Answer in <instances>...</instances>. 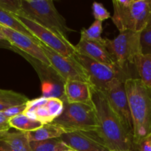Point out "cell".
I'll use <instances>...</instances> for the list:
<instances>
[{
  "mask_svg": "<svg viewBox=\"0 0 151 151\" xmlns=\"http://www.w3.org/2000/svg\"><path fill=\"white\" fill-rule=\"evenodd\" d=\"M92 100L99 122L95 132L107 148L109 151H132L133 137L113 111L105 94L92 87Z\"/></svg>",
  "mask_w": 151,
  "mask_h": 151,
  "instance_id": "6da1fadb",
  "label": "cell"
},
{
  "mask_svg": "<svg viewBox=\"0 0 151 151\" xmlns=\"http://www.w3.org/2000/svg\"><path fill=\"white\" fill-rule=\"evenodd\" d=\"M125 88L133 119V142H136L151 134V87L139 78H130Z\"/></svg>",
  "mask_w": 151,
  "mask_h": 151,
  "instance_id": "7a4b0ae2",
  "label": "cell"
},
{
  "mask_svg": "<svg viewBox=\"0 0 151 151\" xmlns=\"http://www.w3.org/2000/svg\"><path fill=\"white\" fill-rule=\"evenodd\" d=\"M113 22L120 32H141L151 23V0H113Z\"/></svg>",
  "mask_w": 151,
  "mask_h": 151,
  "instance_id": "3957f363",
  "label": "cell"
},
{
  "mask_svg": "<svg viewBox=\"0 0 151 151\" xmlns=\"http://www.w3.org/2000/svg\"><path fill=\"white\" fill-rule=\"evenodd\" d=\"M22 10L16 16H24L38 24L68 39L73 31L67 25L65 18L59 13L51 0H21Z\"/></svg>",
  "mask_w": 151,
  "mask_h": 151,
  "instance_id": "277c9868",
  "label": "cell"
},
{
  "mask_svg": "<svg viewBox=\"0 0 151 151\" xmlns=\"http://www.w3.org/2000/svg\"><path fill=\"white\" fill-rule=\"evenodd\" d=\"M104 44L110 55L114 64L119 68L128 78H133L130 75L131 67H135L134 59L141 54L140 32L126 30L120 32L113 39L104 38Z\"/></svg>",
  "mask_w": 151,
  "mask_h": 151,
  "instance_id": "5b68a950",
  "label": "cell"
},
{
  "mask_svg": "<svg viewBox=\"0 0 151 151\" xmlns=\"http://www.w3.org/2000/svg\"><path fill=\"white\" fill-rule=\"evenodd\" d=\"M62 114L52 123L63 128L66 133L73 131H96L99 128L94 104L69 103L63 100Z\"/></svg>",
  "mask_w": 151,
  "mask_h": 151,
  "instance_id": "8992f818",
  "label": "cell"
},
{
  "mask_svg": "<svg viewBox=\"0 0 151 151\" xmlns=\"http://www.w3.org/2000/svg\"><path fill=\"white\" fill-rule=\"evenodd\" d=\"M73 58L85 70L91 86L99 91H104L108 83L115 78L125 81L129 79L115 65L100 63L77 52Z\"/></svg>",
  "mask_w": 151,
  "mask_h": 151,
  "instance_id": "52a82bcc",
  "label": "cell"
},
{
  "mask_svg": "<svg viewBox=\"0 0 151 151\" xmlns=\"http://www.w3.org/2000/svg\"><path fill=\"white\" fill-rule=\"evenodd\" d=\"M102 92L106 96L110 106L121 119L124 128L133 137V119L125 88V80L119 78L113 80Z\"/></svg>",
  "mask_w": 151,
  "mask_h": 151,
  "instance_id": "ba28073f",
  "label": "cell"
},
{
  "mask_svg": "<svg viewBox=\"0 0 151 151\" xmlns=\"http://www.w3.org/2000/svg\"><path fill=\"white\" fill-rule=\"evenodd\" d=\"M16 16L38 41L61 55L66 58H72L76 52L74 46L68 39L38 24L29 18L16 15Z\"/></svg>",
  "mask_w": 151,
  "mask_h": 151,
  "instance_id": "9c48e42d",
  "label": "cell"
},
{
  "mask_svg": "<svg viewBox=\"0 0 151 151\" xmlns=\"http://www.w3.org/2000/svg\"><path fill=\"white\" fill-rule=\"evenodd\" d=\"M13 51L25 58L36 69L41 83L43 97H54L62 100H65L64 86L65 81L51 66H47L36 58L16 50V48L13 49Z\"/></svg>",
  "mask_w": 151,
  "mask_h": 151,
  "instance_id": "30bf717a",
  "label": "cell"
},
{
  "mask_svg": "<svg viewBox=\"0 0 151 151\" xmlns=\"http://www.w3.org/2000/svg\"><path fill=\"white\" fill-rule=\"evenodd\" d=\"M38 45L47 56L51 67L59 74V76L65 82L76 81L90 83L85 70L74 59L73 56L72 58L64 57L41 41H39Z\"/></svg>",
  "mask_w": 151,
  "mask_h": 151,
  "instance_id": "8fae6325",
  "label": "cell"
},
{
  "mask_svg": "<svg viewBox=\"0 0 151 151\" xmlns=\"http://www.w3.org/2000/svg\"><path fill=\"white\" fill-rule=\"evenodd\" d=\"M64 109L63 100L54 97H39L30 100L24 114L42 124L53 122L62 114Z\"/></svg>",
  "mask_w": 151,
  "mask_h": 151,
  "instance_id": "7c38bea8",
  "label": "cell"
},
{
  "mask_svg": "<svg viewBox=\"0 0 151 151\" xmlns=\"http://www.w3.org/2000/svg\"><path fill=\"white\" fill-rule=\"evenodd\" d=\"M59 138L68 147L76 151H109L95 131H73Z\"/></svg>",
  "mask_w": 151,
  "mask_h": 151,
  "instance_id": "4fadbf2b",
  "label": "cell"
},
{
  "mask_svg": "<svg viewBox=\"0 0 151 151\" xmlns=\"http://www.w3.org/2000/svg\"><path fill=\"white\" fill-rule=\"evenodd\" d=\"M0 27L5 38L14 48L39 60L47 66H50L42 49L29 37L1 25H0Z\"/></svg>",
  "mask_w": 151,
  "mask_h": 151,
  "instance_id": "5bb4252c",
  "label": "cell"
},
{
  "mask_svg": "<svg viewBox=\"0 0 151 151\" xmlns=\"http://www.w3.org/2000/svg\"><path fill=\"white\" fill-rule=\"evenodd\" d=\"M74 47L76 52L78 54L87 56L100 63L115 65L110 55L104 44V40L102 42H99L80 38L78 43L74 46Z\"/></svg>",
  "mask_w": 151,
  "mask_h": 151,
  "instance_id": "9a60e30c",
  "label": "cell"
},
{
  "mask_svg": "<svg viewBox=\"0 0 151 151\" xmlns=\"http://www.w3.org/2000/svg\"><path fill=\"white\" fill-rule=\"evenodd\" d=\"M65 100L69 103H83L93 106L92 86L81 81H66L64 86Z\"/></svg>",
  "mask_w": 151,
  "mask_h": 151,
  "instance_id": "2e32d148",
  "label": "cell"
},
{
  "mask_svg": "<svg viewBox=\"0 0 151 151\" xmlns=\"http://www.w3.org/2000/svg\"><path fill=\"white\" fill-rule=\"evenodd\" d=\"M0 151H32L26 133L6 132L0 139Z\"/></svg>",
  "mask_w": 151,
  "mask_h": 151,
  "instance_id": "e0dca14e",
  "label": "cell"
},
{
  "mask_svg": "<svg viewBox=\"0 0 151 151\" xmlns=\"http://www.w3.org/2000/svg\"><path fill=\"white\" fill-rule=\"evenodd\" d=\"M30 142H39L50 139L59 138L66 134V131L61 127L53 123L43 124L41 127L35 131L25 132Z\"/></svg>",
  "mask_w": 151,
  "mask_h": 151,
  "instance_id": "ac0fdd59",
  "label": "cell"
},
{
  "mask_svg": "<svg viewBox=\"0 0 151 151\" xmlns=\"http://www.w3.org/2000/svg\"><path fill=\"white\" fill-rule=\"evenodd\" d=\"M0 25L13 29L18 32H20V33L29 37L37 44H39V41L25 27V25L17 19L16 15L6 11L1 7H0Z\"/></svg>",
  "mask_w": 151,
  "mask_h": 151,
  "instance_id": "d6986e66",
  "label": "cell"
},
{
  "mask_svg": "<svg viewBox=\"0 0 151 151\" xmlns=\"http://www.w3.org/2000/svg\"><path fill=\"white\" fill-rule=\"evenodd\" d=\"M134 66L139 79L151 87V55H137L134 59Z\"/></svg>",
  "mask_w": 151,
  "mask_h": 151,
  "instance_id": "ffe728a7",
  "label": "cell"
},
{
  "mask_svg": "<svg viewBox=\"0 0 151 151\" xmlns=\"http://www.w3.org/2000/svg\"><path fill=\"white\" fill-rule=\"evenodd\" d=\"M29 99L21 93L12 90L0 88V112H3L13 106L26 104Z\"/></svg>",
  "mask_w": 151,
  "mask_h": 151,
  "instance_id": "44dd1931",
  "label": "cell"
},
{
  "mask_svg": "<svg viewBox=\"0 0 151 151\" xmlns=\"http://www.w3.org/2000/svg\"><path fill=\"white\" fill-rule=\"evenodd\" d=\"M9 124L10 128H13L22 132L35 131L43 125L41 122L29 117L24 113L9 119Z\"/></svg>",
  "mask_w": 151,
  "mask_h": 151,
  "instance_id": "7402d4cb",
  "label": "cell"
},
{
  "mask_svg": "<svg viewBox=\"0 0 151 151\" xmlns=\"http://www.w3.org/2000/svg\"><path fill=\"white\" fill-rule=\"evenodd\" d=\"M32 151H64L68 147L60 138H54L39 142H30Z\"/></svg>",
  "mask_w": 151,
  "mask_h": 151,
  "instance_id": "603a6c76",
  "label": "cell"
},
{
  "mask_svg": "<svg viewBox=\"0 0 151 151\" xmlns=\"http://www.w3.org/2000/svg\"><path fill=\"white\" fill-rule=\"evenodd\" d=\"M102 22L95 20L90 27L81 29L80 38L102 42L104 40V38H102Z\"/></svg>",
  "mask_w": 151,
  "mask_h": 151,
  "instance_id": "cb8c5ba5",
  "label": "cell"
},
{
  "mask_svg": "<svg viewBox=\"0 0 151 151\" xmlns=\"http://www.w3.org/2000/svg\"><path fill=\"white\" fill-rule=\"evenodd\" d=\"M142 54L151 55V26H147L140 32Z\"/></svg>",
  "mask_w": 151,
  "mask_h": 151,
  "instance_id": "d4e9b609",
  "label": "cell"
},
{
  "mask_svg": "<svg viewBox=\"0 0 151 151\" xmlns=\"http://www.w3.org/2000/svg\"><path fill=\"white\" fill-rule=\"evenodd\" d=\"M92 10H93V15L96 20L103 22L110 18V14L108 10L101 3L93 2L92 4Z\"/></svg>",
  "mask_w": 151,
  "mask_h": 151,
  "instance_id": "484cf974",
  "label": "cell"
},
{
  "mask_svg": "<svg viewBox=\"0 0 151 151\" xmlns=\"http://www.w3.org/2000/svg\"><path fill=\"white\" fill-rule=\"evenodd\" d=\"M0 7L14 15H18L22 10V1H5L0 0Z\"/></svg>",
  "mask_w": 151,
  "mask_h": 151,
  "instance_id": "4316f807",
  "label": "cell"
},
{
  "mask_svg": "<svg viewBox=\"0 0 151 151\" xmlns=\"http://www.w3.org/2000/svg\"><path fill=\"white\" fill-rule=\"evenodd\" d=\"M132 151H151V134L136 142H133Z\"/></svg>",
  "mask_w": 151,
  "mask_h": 151,
  "instance_id": "83f0119b",
  "label": "cell"
},
{
  "mask_svg": "<svg viewBox=\"0 0 151 151\" xmlns=\"http://www.w3.org/2000/svg\"><path fill=\"white\" fill-rule=\"evenodd\" d=\"M27 107V103L26 104L21 105V106H13V107L10 108V109H7L6 111H3V114L5 116H7L8 119L13 117V116H16V115H19L20 114H23L25 112V109Z\"/></svg>",
  "mask_w": 151,
  "mask_h": 151,
  "instance_id": "f1b7e54d",
  "label": "cell"
},
{
  "mask_svg": "<svg viewBox=\"0 0 151 151\" xmlns=\"http://www.w3.org/2000/svg\"><path fill=\"white\" fill-rule=\"evenodd\" d=\"M10 128L9 119L3 114L2 112H0V132L9 131Z\"/></svg>",
  "mask_w": 151,
  "mask_h": 151,
  "instance_id": "f546056e",
  "label": "cell"
},
{
  "mask_svg": "<svg viewBox=\"0 0 151 151\" xmlns=\"http://www.w3.org/2000/svg\"><path fill=\"white\" fill-rule=\"evenodd\" d=\"M0 48L7 49V50H13L14 47L10 44V43L8 41H0Z\"/></svg>",
  "mask_w": 151,
  "mask_h": 151,
  "instance_id": "4dcf8cb0",
  "label": "cell"
},
{
  "mask_svg": "<svg viewBox=\"0 0 151 151\" xmlns=\"http://www.w3.org/2000/svg\"><path fill=\"white\" fill-rule=\"evenodd\" d=\"M0 41H7V38H5L4 35L3 34L2 31H1V27H0Z\"/></svg>",
  "mask_w": 151,
  "mask_h": 151,
  "instance_id": "1f68e13d",
  "label": "cell"
},
{
  "mask_svg": "<svg viewBox=\"0 0 151 151\" xmlns=\"http://www.w3.org/2000/svg\"><path fill=\"white\" fill-rule=\"evenodd\" d=\"M6 132H7V131H5V132H0V139H1V137L4 135V134H5Z\"/></svg>",
  "mask_w": 151,
  "mask_h": 151,
  "instance_id": "d6a6232c",
  "label": "cell"
},
{
  "mask_svg": "<svg viewBox=\"0 0 151 151\" xmlns=\"http://www.w3.org/2000/svg\"><path fill=\"white\" fill-rule=\"evenodd\" d=\"M64 151H76V150H73V149H71V148H68V149H67V150H64Z\"/></svg>",
  "mask_w": 151,
  "mask_h": 151,
  "instance_id": "836d02e7",
  "label": "cell"
},
{
  "mask_svg": "<svg viewBox=\"0 0 151 151\" xmlns=\"http://www.w3.org/2000/svg\"><path fill=\"white\" fill-rule=\"evenodd\" d=\"M149 25H150V26H151V23H150V24H149ZM149 25H148V26H149Z\"/></svg>",
  "mask_w": 151,
  "mask_h": 151,
  "instance_id": "e575fe53",
  "label": "cell"
}]
</instances>
